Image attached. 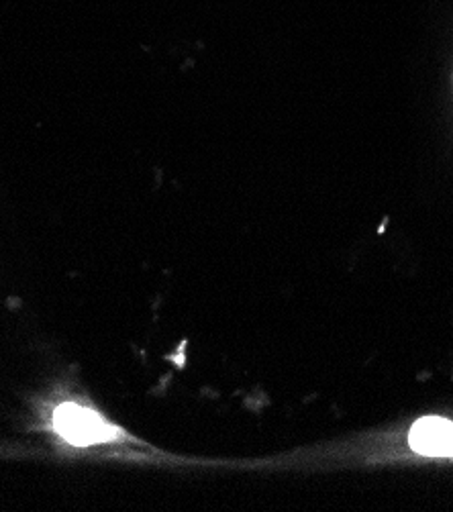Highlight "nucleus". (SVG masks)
<instances>
[{
  "instance_id": "2",
  "label": "nucleus",
  "mask_w": 453,
  "mask_h": 512,
  "mask_svg": "<svg viewBox=\"0 0 453 512\" xmlns=\"http://www.w3.org/2000/svg\"><path fill=\"white\" fill-rule=\"evenodd\" d=\"M409 445L419 455L453 457V423L439 417H425L411 427Z\"/></svg>"
},
{
  "instance_id": "1",
  "label": "nucleus",
  "mask_w": 453,
  "mask_h": 512,
  "mask_svg": "<svg viewBox=\"0 0 453 512\" xmlns=\"http://www.w3.org/2000/svg\"><path fill=\"white\" fill-rule=\"evenodd\" d=\"M54 429L74 445L109 443L123 435L115 425L107 423L103 417L90 411V408L72 402L56 408Z\"/></svg>"
}]
</instances>
